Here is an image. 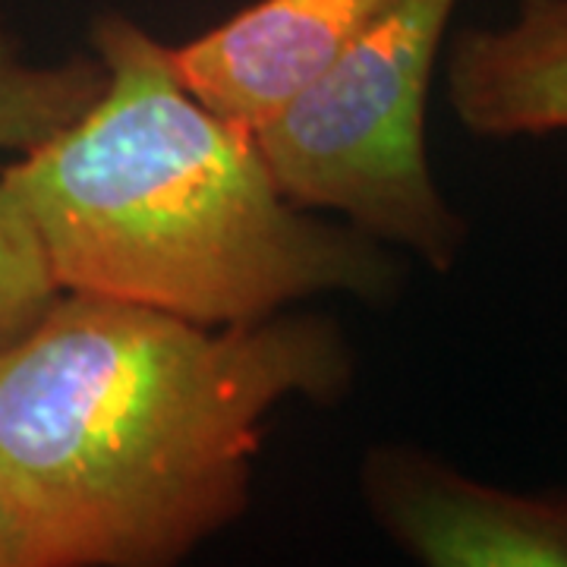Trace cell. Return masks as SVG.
Listing matches in <instances>:
<instances>
[{
  "mask_svg": "<svg viewBox=\"0 0 567 567\" xmlns=\"http://www.w3.org/2000/svg\"><path fill=\"white\" fill-rule=\"evenodd\" d=\"M316 312L199 324L63 290L0 350V492L25 567H167L237 524L284 404L353 385Z\"/></svg>",
  "mask_w": 567,
  "mask_h": 567,
  "instance_id": "6da1fadb",
  "label": "cell"
},
{
  "mask_svg": "<svg viewBox=\"0 0 567 567\" xmlns=\"http://www.w3.org/2000/svg\"><path fill=\"white\" fill-rule=\"evenodd\" d=\"M89 39L99 99L0 174L61 290L199 324L259 322L338 293L394 300V249L290 203L256 133L181 80L171 44L117 10Z\"/></svg>",
  "mask_w": 567,
  "mask_h": 567,
  "instance_id": "7a4b0ae2",
  "label": "cell"
},
{
  "mask_svg": "<svg viewBox=\"0 0 567 567\" xmlns=\"http://www.w3.org/2000/svg\"><path fill=\"white\" fill-rule=\"evenodd\" d=\"M461 0H398L256 133L281 193L451 271L470 227L435 183L429 92Z\"/></svg>",
  "mask_w": 567,
  "mask_h": 567,
  "instance_id": "3957f363",
  "label": "cell"
},
{
  "mask_svg": "<svg viewBox=\"0 0 567 567\" xmlns=\"http://www.w3.org/2000/svg\"><path fill=\"white\" fill-rule=\"evenodd\" d=\"M372 524L425 567H567V488L492 486L416 445L360 461Z\"/></svg>",
  "mask_w": 567,
  "mask_h": 567,
  "instance_id": "277c9868",
  "label": "cell"
},
{
  "mask_svg": "<svg viewBox=\"0 0 567 567\" xmlns=\"http://www.w3.org/2000/svg\"><path fill=\"white\" fill-rule=\"evenodd\" d=\"M398 0H256L171 44L181 80L224 121L259 133Z\"/></svg>",
  "mask_w": 567,
  "mask_h": 567,
  "instance_id": "5b68a950",
  "label": "cell"
},
{
  "mask_svg": "<svg viewBox=\"0 0 567 567\" xmlns=\"http://www.w3.org/2000/svg\"><path fill=\"white\" fill-rule=\"evenodd\" d=\"M445 92L480 140L567 133V0H517L507 20L457 32Z\"/></svg>",
  "mask_w": 567,
  "mask_h": 567,
  "instance_id": "8992f818",
  "label": "cell"
},
{
  "mask_svg": "<svg viewBox=\"0 0 567 567\" xmlns=\"http://www.w3.org/2000/svg\"><path fill=\"white\" fill-rule=\"evenodd\" d=\"M104 89L95 54L39 63L0 20V155H25L80 117Z\"/></svg>",
  "mask_w": 567,
  "mask_h": 567,
  "instance_id": "52a82bcc",
  "label": "cell"
},
{
  "mask_svg": "<svg viewBox=\"0 0 567 567\" xmlns=\"http://www.w3.org/2000/svg\"><path fill=\"white\" fill-rule=\"evenodd\" d=\"M61 293L35 224L0 177V350L22 338Z\"/></svg>",
  "mask_w": 567,
  "mask_h": 567,
  "instance_id": "ba28073f",
  "label": "cell"
},
{
  "mask_svg": "<svg viewBox=\"0 0 567 567\" xmlns=\"http://www.w3.org/2000/svg\"><path fill=\"white\" fill-rule=\"evenodd\" d=\"M0 567H25V548L13 511L7 505L3 492H0Z\"/></svg>",
  "mask_w": 567,
  "mask_h": 567,
  "instance_id": "9c48e42d",
  "label": "cell"
}]
</instances>
